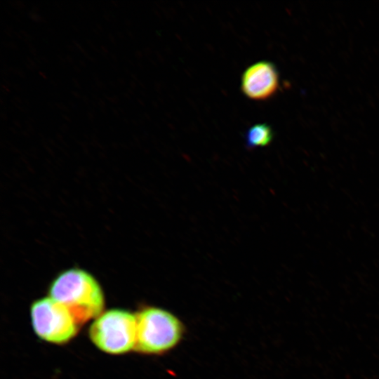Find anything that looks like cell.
I'll use <instances>...</instances> for the list:
<instances>
[{"instance_id": "2", "label": "cell", "mask_w": 379, "mask_h": 379, "mask_svg": "<svg viewBox=\"0 0 379 379\" xmlns=\"http://www.w3.org/2000/svg\"><path fill=\"white\" fill-rule=\"evenodd\" d=\"M137 333L135 349L147 354H162L175 348L182 340L185 327L171 312L147 307L136 314Z\"/></svg>"}, {"instance_id": "3", "label": "cell", "mask_w": 379, "mask_h": 379, "mask_svg": "<svg viewBox=\"0 0 379 379\" xmlns=\"http://www.w3.org/2000/svg\"><path fill=\"white\" fill-rule=\"evenodd\" d=\"M137 318L127 310L113 309L98 316L89 328V337L102 351L113 354L135 349Z\"/></svg>"}, {"instance_id": "1", "label": "cell", "mask_w": 379, "mask_h": 379, "mask_svg": "<svg viewBox=\"0 0 379 379\" xmlns=\"http://www.w3.org/2000/svg\"><path fill=\"white\" fill-rule=\"evenodd\" d=\"M48 294L68 309L78 324L96 319L102 313V289L95 278L82 269L61 272L51 283Z\"/></svg>"}, {"instance_id": "4", "label": "cell", "mask_w": 379, "mask_h": 379, "mask_svg": "<svg viewBox=\"0 0 379 379\" xmlns=\"http://www.w3.org/2000/svg\"><path fill=\"white\" fill-rule=\"evenodd\" d=\"M30 314L34 332L46 342L62 344L77 333L79 324L71 312L50 297L35 300L31 306Z\"/></svg>"}, {"instance_id": "6", "label": "cell", "mask_w": 379, "mask_h": 379, "mask_svg": "<svg viewBox=\"0 0 379 379\" xmlns=\"http://www.w3.org/2000/svg\"><path fill=\"white\" fill-rule=\"evenodd\" d=\"M274 133L267 124H258L250 128L246 134V146L249 149L265 147L270 144Z\"/></svg>"}, {"instance_id": "5", "label": "cell", "mask_w": 379, "mask_h": 379, "mask_svg": "<svg viewBox=\"0 0 379 379\" xmlns=\"http://www.w3.org/2000/svg\"><path fill=\"white\" fill-rule=\"evenodd\" d=\"M279 87V73L269 61H260L248 67L241 77L242 92L249 98L262 100L271 98Z\"/></svg>"}]
</instances>
